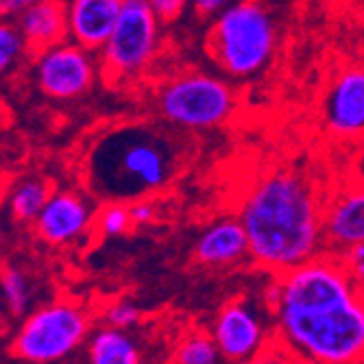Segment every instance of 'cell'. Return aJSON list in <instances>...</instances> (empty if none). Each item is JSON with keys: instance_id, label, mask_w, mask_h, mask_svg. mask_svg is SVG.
Here are the masks:
<instances>
[{"instance_id": "7402d4cb", "label": "cell", "mask_w": 364, "mask_h": 364, "mask_svg": "<svg viewBox=\"0 0 364 364\" xmlns=\"http://www.w3.org/2000/svg\"><path fill=\"white\" fill-rule=\"evenodd\" d=\"M240 364H308V362L279 341V343L267 345L259 353H255L253 358H249Z\"/></svg>"}, {"instance_id": "52a82bcc", "label": "cell", "mask_w": 364, "mask_h": 364, "mask_svg": "<svg viewBox=\"0 0 364 364\" xmlns=\"http://www.w3.org/2000/svg\"><path fill=\"white\" fill-rule=\"evenodd\" d=\"M90 332L87 312L73 301H55L31 312L11 343V353L28 364H50L73 353Z\"/></svg>"}, {"instance_id": "4fadbf2b", "label": "cell", "mask_w": 364, "mask_h": 364, "mask_svg": "<svg viewBox=\"0 0 364 364\" xmlns=\"http://www.w3.org/2000/svg\"><path fill=\"white\" fill-rule=\"evenodd\" d=\"M325 240L338 253L364 242V186H349L325 201Z\"/></svg>"}, {"instance_id": "5b68a950", "label": "cell", "mask_w": 364, "mask_h": 364, "mask_svg": "<svg viewBox=\"0 0 364 364\" xmlns=\"http://www.w3.org/2000/svg\"><path fill=\"white\" fill-rule=\"evenodd\" d=\"M236 109V94L218 77L181 73L157 90V112L177 129H214Z\"/></svg>"}, {"instance_id": "484cf974", "label": "cell", "mask_w": 364, "mask_h": 364, "mask_svg": "<svg viewBox=\"0 0 364 364\" xmlns=\"http://www.w3.org/2000/svg\"><path fill=\"white\" fill-rule=\"evenodd\" d=\"M190 3L198 18H212L225 11L231 5V0H190Z\"/></svg>"}, {"instance_id": "4dcf8cb0", "label": "cell", "mask_w": 364, "mask_h": 364, "mask_svg": "<svg viewBox=\"0 0 364 364\" xmlns=\"http://www.w3.org/2000/svg\"><path fill=\"white\" fill-rule=\"evenodd\" d=\"M0 329H3V325H0Z\"/></svg>"}, {"instance_id": "44dd1931", "label": "cell", "mask_w": 364, "mask_h": 364, "mask_svg": "<svg viewBox=\"0 0 364 364\" xmlns=\"http://www.w3.org/2000/svg\"><path fill=\"white\" fill-rule=\"evenodd\" d=\"M96 229L103 238H118L124 236L127 231L134 227V220H131V212H129V203H120V201H109L105 203L96 214Z\"/></svg>"}, {"instance_id": "ba28073f", "label": "cell", "mask_w": 364, "mask_h": 364, "mask_svg": "<svg viewBox=\"0 0 364 364\" xmlns=\"http://www.w3.org/2000/svg\"><path fill=\"white\" fill-rule=\"evenodd\" d=\"M101 73V61H96L94 50L65 40L31 59V79L38 92L53 101H75L87 94Z\"/></svg>"}, {"instance_id": "f1b7e54d", "label": "cell", "mask_w": 364, "mask_h": 364, "mask_svg": "<svg viewBox=\"0 0 364 364\" xmlns=\"http://www.w3.org/2000/svg\"><path fill=\"white\" fill-rule=\"evenodd\" d=\"M3 231H5L3 229V216H0V240H3Z\"/></svg>"}, {"instance_id": "ac0fdd59", "label": "cell", "mask_w": 364, "mask_h": 364, "mask_svg": "<svg viewBox=\"0 0 364 364\" xmlns=\"http://www.w3.org/2000/svg\"><path fill=\"white\" fill-rule=\"evenodd\" d=\"M223 353L212 334L194 332L179 341L175 347V362L177 364H220Z\"/></svg>"}, {"instance_id": "9c48e42d", "label": "cell", "mask_w": 364, "mask_h": 364, "mask_svg": "<svg viewBox=\"0 0 364 364\" xmlns=\"http://www.w3.org/2000/svg\"><path fill=\"white\" fill-rule=\"evenodd\" d=\"M96 220L90 194L75 188L53 190L40 216L33 220V231L53 247H65L81 240Z\"/></svg>"}, {"instance_id": "2e32d148", "label": "cell", "mask_w": 364, "mask_h": 364, "mask_svg": "<svg viewBox=\"0 0 364 364\" xmlns=\"http://www.w3.org/2000/svg\"><path fill=\"white\" fill-rule=\"evenodd\" d=\"M53 194V183L42 175H24L7 192V210L16 223L33 225Z\"/></svg>"}, {"instance_id": "f546056e", "label": "cell", "mask_w": 364, "mask_h": 364, "mask_svg": "<svg viewBox=\"0 0 364 364\" xmlns=\"http://www.w3.org/2000/svg\"><path fill=\"white\" fill-rule=\"evenodd\" d=\"M164 364H177V362H164Z\"/></svg>"}, {"instance_id": "7c38bea8", "label": "cell", "mask_w": 364, "mask_h": 364, "mask_svg": "<svg viewBox=\"0 0 364 364\" xmlns=\"http://www.w3.org/2000/svg\"><path fill=\"white\" fill-rule=\"evenodd\" d=\"M68 40L87 50H101L120 18L124 0H63Z\"/></svg>"}, {"instance_id": "d6986e66", "label": "cell", "mask_w": 364, "mask_h": 364, "mask_svg": "<svg viewBox=\"0 0 364 364\" xmlns=\"http://www.w3.org/2000/svg\"><path fill=\"white\" fill-rule=\"evenodd\" d=\"M0 290H3L7 310L14 316H24L31 304V288L26 275L11 264L0 267Z\"/></svg>"}, {"instance_id": "d4e9b609", "label": "cell", "mask_w": 364, "mask_h": 364, "mask_svg": "<svg viewBox=\"0 0 364 364\" xmlns=\"http://www.w3.org/2000/svg\"><path fill=\"white\" fill-rule=\"evenodd\" d=\"M146 3L151 5V9L157 14L161 22H173L181 16L188 0H146Z\"/></svg>"}, {"instance_id": "e0dca14e", "label": "cell", "mask_w": 364, "mask_h": 364, "mask_svg": "<svg viewBox=\"0 0 364 364\" xmlns=\"http://www.w3.org/2000/svg\"><path fill=\"white\" fill-rule=\"evenodd\" d=\"M87 355L92 364H142L138 343L127 334V329L105 325L92 336Z\"/></svg>"}, {"instance_id": "8fae6325", "label": "cell", "mask_w": 364, "mask_h": 364, "mask_svg": "<svg viewBox=\"0 0 364 364\" xmlns=\"http://www.w3.org/2000/svg\"><path fill=\"white\" fill-rule=\"evenodd\" d=\"M323 122L338 138L364 136V68H347L329 83Z\"/></svg>"}, {"instance_id": "8992f818", "label": "cell", "mask_w": 364, "mask_h": 364, "mask_svg": "<svg viewBox=\"0 0 364 364\" xmlns=\"http://www.w3.org/2000/svg\"><path fill=\"white\" fill-rule=\"evenodd\" d=\"M159 22L146 0H124L109 40L98 50L101 75L109 85L138 79L153 63L159 46Z\"/></svg>"}, {"instance_id": "5bb4252c", "label": "cell", "mask_w": 364, "mask_h": 364, "mask_svg": "<svg viewBox=\"0 0 364 364\" xmlns=\"http://www.w3.org/2000/svg\"><path fill=\"white\" fill-rule=\"evenodd\" d=\"M22 33L28 55L42 53L68 40V18L63 0H42L14 20Z\"/></svg>"}, {"instance_id": "9a60e30c", "label": "cell", "mask_w": 364, "mask_h": 364, "mask_svg": "<svg viewBox=\"0 0 364 364\" xmlns=\"http://www.w3.org/2000/svg\"><path fill=\"white\" fill-rule=\"evenodd\" d=\"M249 253V238L238 218H220L203 229L194 245V257L203 267H229Z\"/></svg>"}, {"instance_id": "3957f363", "label": "cell", "mask_w": 364, "mask_h": 364, "mask_svg": "<svg viewBox=\"0 0 364 364\" xmlns=\"http://www.w3.org/2000/svg\"><path fill=\"white\" fill-rule=\"evenodd\" d=\"M181 157V144L171 131L146 122L116 124L87 146L83 188L103 203H134L166 190Z\"/></svg>"}, {"instance_id": "30bf717a", "label": "cell", "mask_w": 364, "mask_h": 364, "mask_svg": "<svg viewBox=\"0 0 364 364\" xmlns=\"http://www.w3.org/2000/svg\"><path fill=\"white\" fill-rule=\"evenodd\" d=\"M229 362H245L267 347V327L259 316V310L245 299L227 304L212 325L210 332Z\"/></svg>"}, {"instance_id": "ffe728a7", "label": "cell", "mask_w": 364, "mask_h": 364, "mask_svg": "<svg viewBox=\"0 0 364 364\" xmlns=\"http://www.w3.org/2000/svg\"><path fill=\"white\" fill-rule=\"evenodd\" d=\"M24 55H28V50L18 24L11 20H0V79L18 68Z\"/></svg>"}, {"instance_id": "cb8c5ba5", "label": "cell", "mask_w": 364, "mask_h": 364, "mask_svg": "<svg viewBox=\"0 0 364 364\" xmlns=\"http://www.w3.org/2000/svg\"><path fill=\"white\" fill-rule=\"evenodd\" d=\"M343 259V264L347 267L349 275L355 279V284L360 288H364V242L362 245H355L351 249H347L345 253L338 255Z\"/></svg>"}, {"instance_id": "603a6c76", "label": "cell", "mask_w": 364, "mask_h": 364, "mask_svg": "<svg viewBox=\"0 0 364 364\" xmlns=\"http://www.w3.org/2000/svg\"><path fill=\"white\" fill-rule=\"evenodd\" d=\"M103 318L112 327L129 329V327H134L140 321V310L134 304H131V301H114L103 312Z\"/></svg>"}, {"instance_id": "277c9868", "label": "cell", "mask_w": 364, "mask_h": 364, "mask_svg": "<svg viewBox=\"0 0 364 364\" xmlns=\"http://www.w3.org/2000/svg\"><path fill=\"white\" fill-rule=\"evenodd\" d=\"M277 44V28L264 0H240L220 11L208 33L205 50L218 68L249 79L267 68Z\"/></svg>"}, {"instance_id": "7a4b0ae2", "label": "cell", "mask_w": 364, "mask_h": 364, "mask_svg": "<svg viewBox=\"0 0 364 364\" xmlns=\"http://www.w3.org/2000/svg\"><path fill=\"white\" fill-rule=\"evenodd\" d=\"M238 220L253 262L275 273L323 255L327 245L325 201L312 179L294 168L262 175L242 196Z\"/></svg>"}, {"instance_id": "4316f807", "label": "cell", "mask_w": 364, "mask_h": 364, "mask_svg": "<svg viewBox=\"0 0 364 364\" xmlns=\"http://www.w3.org/2000/svg\"><path fill=\"white\" fill-rule=\"evenodd\" d=\"M42 3V0H0V20H16L28 7Z\"/></svg>"}, {"instance_id": "6da1fadb", "label": "cell", "mask_w": 364, "mask_h": 364, "mask_svg": "<svg viewBox=\"0 0 364 364\" xmlns=\"http://www.w3.org/2000/svg\"><path fill=\"white\" fill-rule=\"evenodd\" d=\"M279 341L310 364L364 358V288L341 257L318 255L277 273L267 290Z\"/></svg>"}, {"instance_id": "83f0119b", "label": "cell", "mask_w": 364, "mask_h": 364, "mask_svg": "<svg viewBox=\"0 0 364 364\" xmlns=\"http://www.w3.org/2000/svg\"><path fill=\"white\" fill-rule=\"evenodd\" d=\"M129 212H131V220H134V225H138V227L149 225L155 218V208L146 201V198L129 203Z\"/></svg>"}]
</instances>
